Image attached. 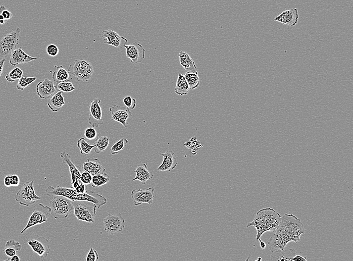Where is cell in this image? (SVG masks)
Instances as JSON below:
<instances>
[{
	"label": "cell",
	"instance_id": "cell-1",
	"mask_svg": "<svg viewBox=\"0 0 353 261\" xmlns=\"http://www.w3.org/2000/svg\"><path fill=\"white\" fill-rule=\"evenodd\" d=\"M276 231L268 242L271 252L284 250L291 242L298 243L301 236L305 234L303 223L293 214L285 213L282 216Z\"/></svg>",
	"mask_w": 353,
	"mask_h": 261
},
{
	"label": "cell",
	"instance_id": "cell-2",
	"mask_svg": "<svg viewBox=\"0 0 353 261\" xmlns=\"http://www.w3.org/2000/svg\"><path fill=\"white\" fill-rule=\"evenodd\" d=\"M281 217V215L274 209L263 208L257 212L254 219L248 223L247 228L255 227L257 231V241L261 239L262 235L266 232H275L279 226Z\"/></svg>",
	"mask_w": 353,
	"mask_h": 261
},
{
	"label": "cell",
	"instance_id": "cell-3",
	"mask_svg": "<svg viewBox=\"0 0 353 261\" xmlns=\"http://www.w3.org/2000/svg\"><path fill=\"white\" fill-rule=\"evenodd\" d=\"M46 192L49 197L60 196L67 198L72 202L82 201L91 202L95 204L98 209L107 203V199L103 196L89 190L85 194H80L73 188H63L57 185L56 188L52 186H48Z\"/></svg>",
	"mask_w": 353,
	"mask_h": 261
},
{
	"label": "cell",
	"instance_id": "cell-4",
	"mask_svg": "<svg viewBox=\"0 0 353 261\" xmlns=\"http://www.w3.org/2000/svg\"><path fill=\"white\" fill-rule=\"evenodd\" d=\"M68 71L75 77L78 82H88L92 78L94 72L92 63L84 59L75 60L71 63Z\"/></svg>",
	"mask_w": 353,
	"mask_h": 261
},
{
	"label": "cell",
	"instance_id": "cell-5",
	"mask_svg": "<svg viewBox=\"0 0 353 261\" xmlns=\"http://www.w3.org/2000/svg\"><path fill=\"white\" fill-rule=\"evenodd\" d=\"M50 201L51 214L55 219L66 218L74 210L72 202L60 196H55Z\"/></svg>",
	"mask_w": 353,
	"mask_h": 261
},
{
	"label": "cell",
	"instance_id": "cell-6",
	"mask_svg": "<svg viewBox=\"0 0 353 261\" xmlns=\"http://www.w3.org/2000/svg\"><path fill=\"white\" fill-rule=\"evenodd\" d=\"M72 204L73 213L78 220L89 223L95 222L98 208L95 204L85 201L72 202Z\"/></svg>",
	"mask_w": 353,
	"mask_h": 261
},
{
	"label": "cell",
	"instance_id": "cell-7",
	"mask_svg": "<svg viewBox=\"0 0 353 261\" xmlns=\"http://www.w3.org/2000/svg\"><path fill=\"white\" fill-rule=\"evenodd\" d=\"M51 214V208L41 203L37 204L33 208V211L30 216L26 227L21 231L23 234L29 228L37 225L42 224L48 220Z\"/></svg>",
	"mask_w": 353,
	"mask_h": 261
},
{
	"label": "cell",
	"instance_id": "cell-8",
	"mask_svg": "<svg viewBox=\"0 0 353 261\" xmlns=\"http://www.w3.org/2000/svg\"><path fill=\"white\" fill-rule=\"evenodd\" d=\"M21 29L10 32L0 40V57L6 58L16 49L19 43Z\"/></svg>",
	"mask_w": 353,
	"mask_h": 261
},
{
	"label": "cell",
	"instance_id": "cell-9",
	"mask_svg": "<svg viewBox=\"0 0 353 261\" xmlns=\"http://www.w3.org/2000/svg\"><path fill=\"white\" fill-rule=\"evenodd\" d=\"M16 202L21 206L28 207L41 200L38 196L34 188V181L26 182L18 191L15 197Z\"/></svg>",
	"mask_w": 353,
	"mask_h": 261
},
{
	"label": "cell",
	"instance_id": "cell-10",
	"mask_svg": "<svg viewBox=\"0 0 353 261\" xmlns=\"http://www.w3.org/2000/svg\"><path fill=\"white\" fill-rule=\"evenodd\" d=\"M125 222L121 213H108L103 219L104 231L111 235L121 232L125 228Z\"/></svg>",
	"mask_w": 353,
	"mask_h": 261
},
{
	"label": "cell",
	"instance_id": "cell-11",
	"mask_svg": "<svg viewBox=\"0 0 353 261\" xmlns=\"http://www.w3.org/2000/svg\"><path fill=\"white\" fill-rule=\"evenodd\" d=\"M27 243L34 252L38 254L42 260L47 258L50 252L49 241L45 237L35 235L27 239Z\"/></svg>",
	"mask_w": 353,
	"mask_h": 261
},
{
	"label": "cell",
	"instance_id": "cell-12",
	"mask_svg": "<svg viewBox=\"0 0 353 261\" xmlns=\"http://www.w3.org/2000/svg\"><path fill=\"white\" fill-rule=\"evenodd\" d=\"M101 102L100 99H95L91 102L89 105V123L92 127L96 128H98L103 124L102 109L100 104Z\"/></svg>",
	"mask_w": 353,
	"mask_h": 261
},
{
	"label": "cell",
	"instance_id": "cell-13",
	"mask_svg": "<svg viewBox=\"0 0 353 261\" xmlns=\"http://www.w3.org/2000/svg\"><path fill=\"white\" fill-rule=\"evenodd\" d=\"M111 114V120L120 123L124 127L127 128L129 124L127 120L132 114L131 110L126 106L113 105L109 107Z\"/></svg>",
	"mask_w": 353,
	"mask_h": 261
},
{
	"label": "cell",
	"instance_id": "cell-14",
	"mask_svg": "<svg viewBox=\"0 0 353 261\" xmlns=\"http://www.w3.org/2000/svg\"><path fill=\"white\" fill-rule=\"evenodd\" d=\"M154 189L150 187L145 191L141 189L133 190L132 192L131 197L134 201V205L138 206L143 203L151 205L154 198Z\"/></svg>",
	"mask_w": 353,
	"mask_h": 261
},
{
	"label": "cell",
	"instance_id": "cell-15",
	"mask_svg": "<svg viewBox=\"0 0 353 261\" xmlns=\"http://www.w3.org/2000/svg\"><path fill=\"white\" fill-rule=\"evenodd\" d=\"M124 47L127 51V56L132 63L142 62L145 58V50L141 45L135 43L130 45H124Z\"/></svg>",
	"mask_w": 353,
	"mask_h": 261
},
{
	"label": "cell",
	"instance_id": "cell-16",
	"mask_svg": "<svg viewBox=\"0 0 353 261\" xmlns=\"http://www.w3.org/2000/svg\"><path fill=\"white\" fill-rule=\"evenodd\" d=\"M37 95L43 99H49L57 91L53 82L46 79L43 82H39L36 88Z\"/></svg>",
	"mask_w": 353,
	"mask_h": 261
},
{
	"label": "cell",
	"instance_id": "cell-17",
	"mask_svg": "<svg viewBox=\"0 0 353 261\" xmlns=\"http://www.w3.org/2000/svg\"><path fill=\"white\" fill-rule=\"evenodd\" d=\"M299 19V15L298 9L292 8L282 12L274 18V21L294 27L298 23Z\"/></svg>",
	"mask_w": 353,
	"mask_h": 261
},
{
	"label": "cell",
	"instance_id": "cell-18",
	"mask_svg": "<svg viewBox=\"0 0 353 261\" xmlns=\"http://www.w3.org/2000/svg\"><path fill=\"white\" fill-rule=\"evenodd\" d=\"M82 168L81 172H88L93 176L105 172V169L101 165V161L96 158L88 159L87 161L84 163Z\"/></svg>",
	"mask_w": 353,
	"mask_h": 261
},
{
	"label": "cell",
	"instance_id": "cell-19",
	"mask_svg": "<svg viewBox=\"0 0 353 261\" xmlns=\"http://www.w3.org/2000/svg\"><path fill=\"white\" fill-rule=\"evenodd\" d=\"M37 59L36 57L27 54L20 48L16 49L11 53L9 62L12 65L15 66L20 64L29 63Z\"/></svg>",
	"mask_w": 353,
	"mask_h": 261
},
{
	"label": "cell",
	"instance_id": "cell-20",
	"mask_svg": "<svg viewBox=\"0 0 353 261\" xmlns=\"http://www.w3.org/2000/svg\"><path fill=\"white\" fill-rule=\"evenodd\" d=\"M102 37L104 40L107 41V42L104 43V44L111 46L116 48H120L123 40L125 42L126 44L128 43L127 39L125 37L111 30L103 31Z\"/></svg>",
	"mask_w": 353,
	"mask_h": 261
},
{
	"label": "cell",
	"instance_id": "cell-21",
	"mask_svg": "<svg viewBox=\"0 0 353 261\" xmlns=\"http://www.w3.org/2000/svg\"><path fill=\"white\" fill-rule=\"evenodd\" d=\"M161 156L164 159L162 163L158 167V171H170L175 169L178 165V161L175 157L174 153L172 151H167Z\"/></svg>",
	"mask_w": 353,
	"mask_h": 261
},
{
	"label": "cell",
	"instance_id": "cell-22",
	"mask_svg": "<svg viewBox=\"0 0 353 261\" xmlns=\"http://www.w3.org/2000/svg\"><path fill=\"white\" fill-rule=\"evenodd\" d=\"M60 157L64 164H66L69 167L70 172L71 182L73 183L76 181H80L81 177V172L78 168L73 164L71 161L70 156L67 153L64 152L60 155Z\"/></svg>",
	"mask_w": 353,
	"mask_h": 261
},
{
	"label": "cell",
	"instance_id": "cell-23",
	"mask_svg": "<svg viewBox=\"0 0 353 261\" xmlns=\"http://www.w3.org/2000/svg\"><path fill=\"white\" fill-rule=\"evenodd\" d=\"M296 255V252L294 249L278 250L272 252L270 260L277 261H293V258Z\"/></svg>",
	"mask_w": 353,
	"mask_h": 261
},
{
	"label": "cell",
	"instance_id": "cell-24",
	"mask_svg": "<svg viewBox=\"0 0 353 261\" xmlns=\"http://www.w3.org/2000/svg\"><path fill=\"white\" fill-rule=\"evenodd\" d=\"M62 93L61 92L58 91L49 99L48 106L53 112H58L65 104Z\"/></svg>",
	"mask_w": 353,
	"mask_h": 261
},
{
	"label": "cell",
	"instance_id": "cell-25",
	"mask_svg": "<svg viewBox=\"0 0 353 261\" xmlns=\"http://www.w3.org/2000/svg\"><path fill=\"white\" fill-rule=\"evenodd\" d=\"M134 172L136 175L132 181L138 180L143 184H146L148 180L151 179L153 177V174L148 170L147 163H142L138 166Z\"/></svg>",
	"mask_w": 353,
	"mask_h": 261
},
{
	"label": "cell",
	"instance_id": "cell-26",
	"mask_svg": "<svg viewBox=\"0 0 353 261\" xmlns=\"http://www.w3.org/2000/svg\"><path fill=\"white\" fill-rule=\"evenodd\" d=\"M178 55L180 59V64L185 70L189 72H198L195 62L187 52L181 51Z\"/></svg>",
	"mask_w": 353,
	"mask_h": 261
},
{
	"label": "cell",
	"instance_id": "cell-27",
	"mask_svg": "<svg viewBox=\"0 0 353 261\" xmlns=\"http://www.w3.org/2000/svg\"><path fill=\"white\" fill-rule=\"evenodd\" d=\"M52 79L56 83L69 82L72 80V74L62 65L56 67L52 73Z\"/></svg>",
	"mask_w": 353,
	"mask_h": 261
},
{
	"label": "cell",
	"instance_id": "cell-28",
	"mask_svg": "<svg viewBox=\"0 0 353 261\" xmlns=\"http://www.w3.org/2000/svg\"><path fill=\"white\" fill-rule=\"evenodd\" d=\"M21 249L22 245L19 242L11 239L6 243L3 253L10 258L17 255V252L20 251Z\"/></svg>",
	"mask_w": 353,
	"mask_h": 261
},
{
	"label": "cell",
	"instance_id": "cell-29",
	"mask_svg": "<svg viewBox=\"0 0 353 261\" xmlns=\"http://www.w3.org/2000/svg\"><path fill=\"white\" fill-rule=\"evenodd\" d=\"M190 90L185 76L179 73L175 89V93L180 96H184L189 93Z\"/></svg>",
	"mask_w": 353,
	"mask_h": 261
},
{
	"label": "cell",
	"instance_id": "cell-30",
	"mask_svg": "<svg viewBox=\"0 0 353 261\" xmlns=\"http://www.w3.org/2000/svg\"><path fill=\"white\" fill-rule=\"evenodd\" d=\"M184 76L190 90L199 87L200 85V78L198 72L187 71Z\"/></svg>",
	"mask_w": 353,
	"mask_h": 261
},
{
	"label": "cell",
	"instance_id": "cell-31",
	"mask_svg": "<svg viewBox=\"0 0 353 261\" xmlns=\"http://www.w3.org/2000/svg\"><path fill=\"white\" fill-rule=\"evenodd\" d=\"M77 146L79 148L81 154L85 156L90 155L93 149L96 148L95 144H90L84 138H81L77 141Z\"/></svg>",
	"mask_w": 353,
	"mask_h": 261
},
{
	"label": "cell",
	"instance_id": "cell-32",
	"mask_svg": "<svg viewBox=\"0 0 353 261\" xmlns=\"http://www.w3.org/2000/svg\"><path fill=\"white\" fill-rule=\"evenodd\" d=\"M109 138L105 136H99L97 138L95 142L96 148L95 152L97 154H100L105 151L109 145Z\"/></svg>",
	"mask_w": 353,
	"mask_h": 261
},
{
	"label": "cell",
	"instance_id": "cell-33",
	"mask_svg": "<svg viewBox=\"0 0 353 261\" xmlns=\"http://www.w3.org/2000/svg\"><path fill=\"white\" fill-rule=\"evenodd\" d=\"M110 180L109 176L105 172L102 174H98L93 176L92 186L93 188L100 187L107 182Z\"/></svg>",
	"mask_w": 353,
	"mask_h": 261
},
{
	"label": "cell",
	"instance_id": "cell-34",
	"mask_svg": "<svg viewBox=\"0 0 353 261\" xmlns=\"http://www.w3.org/2000/svg\"><path fill=\"white\" fill-rule=\"evenodd\" d=\"M128 142V140L126 138H122L117 141L111 147V154L112 155L118 154L120 152L124 150Z\"/></svg>",
	"mask_w": 353,
	"mask_h": 261
},
{
	"label": "cell",
	"instance_id": "cell-35",
	"mask_svg": "<svg viewBox=\"0 0 353 261\" xmlns=\"http://www.w3.org/2000/svg\"><path fill=\"white\" fill-rule=\"evenodd\" d=\"M23 74V71L19 67H16L7 73L5 77L6 80L10 82L13 83L19 80Z\"/></svg>",
	"mask_w": 353,
	"mask_h": 261
},
{
	"label": "cell",
	"instance_id": "cell-36",
	"mask_svg": "<svg viewBox=\"0 0 353 261\" xmlns=\"http://www.w3.org/2000/svg\"><path fill=\"white\" fill-rule=\"evenodd\" d=\"M37 80L35 77H22L18 81L16 87L18 90L23 91L26 88Z\"/></svg>",
	"mask_w": 353,
	"mask_h": 261
},
{
	"label": "cell",
	"instance_id": "cell-37",
	"mask_svg": "<svg viewBox=\"0 0 353 261\" xmlns=\"http://www.w3.org/2000/svg\"><path fill=\"white\" fill-rule=\"evenodd\" d=\"M55 87L57 91L62 93H70L75 90L72 83L69 81L56 83Z\"/></svg>",
	"mask_w": 353,
	"mask_h": 261
},
{
	"label": "cell",
	"instance_id": "cell-38",
	"mask_svg": "<svg viewBox=\"0 0 353 261\" xmlns=\"http://www.w3.org/2000/svg\"><path fill=\"white\" fill-rule=\"evenodd\" d=\"M4 185L6 187L18 186L20 184V179L17 175H8L4 179Z\"/></svg>",
	"mask_w": 353,
	"mask_h": 261
},
{
	"label": "cell",
	"instance_id": "cell-39",
	"mask_svg": "<svg viewBox=\"0 0 353 261\" xmlns=\"http://www.w3.org/2000/svg\"><path fill=\"white\" fill-rule=\"evenodd\" d=\"M123 102L126 106L130 110L134 109L136 106V100L130 96L125 97L123 99Z\"/></svg>",
	"mask_w": 353,
	"mask_h": 261
},
{
	"label": "cell",
	"instance_id": "cell-40",
	"mask_svg": "<svg viewBox=\"0 0 353 261\" xmlns=\"http://www.w3.org/2000/svg\"><path fill=\"white\" fill-rule=\"evenodd\" d=\"M97 132L95 128L88 127L85 131V136L88 140H93L97 138Z\"/></svg>",
	"mask_w": 353,
	"mask_h": 261
},
{
	"label": "cell",
	"instance_id": "cell-41",
	"mask_svg": "<svg viewBox=\"0 0 353 261\" xmlns=\"http://www.w3.org/2000/svg\"><path fill=\"white\" fill-rule=\"evenodd\" d=\"M93 175L86 171L81 172V181L85 185H89L92 184L93 180Z\"/></svg>",
	"mask_w": 353,
	"mask_h": 261
},
{
	"label": "cell",
	"instance_id": "cell-42",
	"mask_svg": "<svg viewBox=\"0 0 353 261\" xmlns=\"http://www.w3.org/2000/svg\"><path fill=\"white\" fill-rule=\"evenodd\" d=\"M47 51L49 55L51 57L57 56L59 52L58 48L53 44L50 45L47 48Z\"/></svg>",
	"mask_w": 353,
	"mask_h": 261
},
{
	"label": "cell",
	"instance_id": "cell-43",
	"mask_svg": "<svg viewBox=\"0 0 353 261\" xmlns=\"http://www.w3.org/2000/svg\"><path fill=\"white\" fill-rule=\"evenodd\" d=\"M99 260V256L96 250L91 248L89 252L85 261H98Z\"/></svg>",
	"mask_w": 353,
	"mask_h": 261
},
{
	"label": "cell",
	"instance_id": "cell-44",
	"mask_svg": "<svg viewBox=\"0 0 353 261\" xmlns=\"http://www.w3.org/2000/svg\"><path fill=\"white\" fill-rule=\"evenodd\" d=\"M0 14L2 15L6 21L11 19L13 17L12 13L7 10L4 5L0 6Z\"/></svg>",
	"mask_w": 353,
	"mask_h": 261
},
{
	"label": "cell",
	"instance_id": "cell-45",
	"mask_svg": "<svg viewBox=\"0 0 353 261\" xmlns=\"http://www.w3.org/2000/svg\"><path fill=\"white\" fill-rule=\"evenodd\" d=\"M78 193L80 194H85L87 193L88 191L87 189L86 185L83 183L82 182L80 183L79 185L75 189Z\"/></svg>",
	"mask_w": 353,
	"mask_h": 261
},
{
	"label": "cell",
	"instance_id": "cell-46",
	"mask_svg": "<svg viewBox=\"0 0 353 261\" xmlns=\"http://www.w3.org/2000/svg\"><path fill=\"white\" fill-rule=\"evenodd\" d=\"M6 61V58H4L1 60H0V77L1 76L4 68V63Z\"/></svg>",
	"mask_w": 353,
	"mask_h": 261
},
{
	"label": "cell",
	"instance_id": "cell-47",
	"mask_svg": "<svg viewBox=\"0 0 353 261\" xmlns=\"http://www.w3.org/2000/svg\"><path fill=\"white\" fill-rule=\"evenodd\" d=\"M306 261L307 259H306V257L304 258V257H303L300 255H296L293 258V261Z\"/></svg>",
	"mask_w": 353,
	"mask_h": 261
},
{
	"label": "cell",
	"instance_id": "cell-48",
	"mask_svg": "<svg viewBox=\"0 0 353 261\" xmlns=\"http://www.w3.org/2000/svg\"><path fill=\"white\" fill-rule=\"evenodd\" d=\"M6 260H10L11 261H20V258L17 255H15Z\"/></svg>",
	"mask_w": 353,
	"mask_h": 261
},
{
	"label": "cell",
	"instance_id": "cell-49",
	"mask_svg": "<svg viewBox=\"0 0 353 261\" xmlns=\"http://www.w3.org/2000/svg\"><path fill=\"white\" fill-rule=\"evenodd\" d=\"M6 21H7L4 19L3 16L0 14V24L2 25H5Z\"/></svg>",
	"mask_w": 353,
	"mask_h": 261
},
{
	"label": "cell",
	"instance_id": "cell-50",
	"mask_svg": "<svg viewBox=\"0 0 353 261\" xmlns=\"http://www.w3.org/2000/svg\"><path fill=\"white\" fill-rule=\"evenodd\" d=\"M258 241L260 243V247L262 250H264L266 247V244L264 242L262 241L261 239H259Z\"/></svg>",
	"mask_w": 353,
	"mask_h": 261
}]
</instances>
